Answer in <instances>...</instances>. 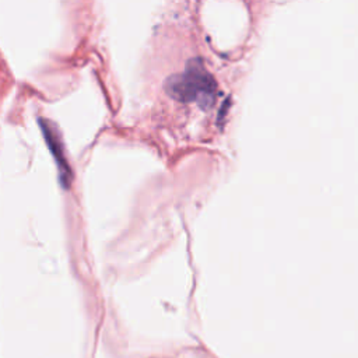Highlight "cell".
Instances as JSON below:
<instances>
[{
    "label": "cell",
    "instance_id": "cell-2",
    "mask_svg": "<svg viewBox=\"0 0 358 358\" xmlns=\"http://www.w3.org/2000/svg\"><path fill=\"white\" fill-rule=\"evenodd\" d=\"M41 127H42V131H43V134H45V138H46V141H48V144H49V148H50V151L53 152L55 159H56V162H57V166H59V171H60V178H62L60 180H62L63 185L67 187L69 183H70L71 172H70L69 165H67V162H66V159H64V154H63V148H62V145H60V140H59V137L56 136V133L53 131V129H52V126H50L49 123L42 122V123H41Z\"/></svg>",
    "mask_w": 358,
    "mask_h": 358
},
{
    "label": "cell",
    "instance_id": "cell-1",
    "mask_svg": "<svg viewBox=\"0 0 358 358\" xmlns=\"http://www.w3.org/2000/svg\"><path fill=\"white\" fill-rule=\"evenodd\" d=\"M168 94L180 102H211L215 92V83L200 66L189 67L180 74L171 77L166 83Z\"/></svg>",
    "mask_w": 358,
    "mask_h": 358
}]
</instances>
